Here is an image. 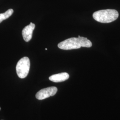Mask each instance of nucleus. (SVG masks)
Segmentation results:
<instances>
[{
	"label": "nucleus",
	"instance_id": "6e6552de",
	"mask_svg": "<svg viewBox=\"0 0 120 120\" xmlns=\"http://www.w3.org/2000/svg\"><path fill=\"white\" fill-rule=\"evenodd\" d=\"M45 50H47V48H45Z\"/></svg>",
	"mask_w": 120,
	"mask_h": 120
},
{
	"label": "nucleus",
	"instance_id": "f257e3e1",
	"mask_svg": "<svg viewBox=\"0 0 120 120\" xmlns=\"http://www.w3.org/2000/svg\"><path fill=\"white\" fill-rule=\"evenodd\" d=\"M119 16L118 12L115 9H107L101 10L93 13L94 19L97 22L108 23L116 20Z\"/></svg>",
	"mask_w": 120,
	"mask_h": 120
},
{
	"label": "nucleus",
	"instance_id": "1a4fd4ad",
	"mask_svg": "<svg viewBox=\"0 0 120 120\" xmlns=\"http://www.w3.org/2000/svg\"></svg>",
	"mask_w": 120,
	"mask_h": 120
},
{
	"label": "nucleus",
	"instance_id": "39448f33",
	"mask_svg": "<svg viewBox=\"0 0 120 120\" xmlns=\"http://www.w3.org/2000/svg\"><path fill=\"white\" fill-rule=\"evenodd\" d=\"M35 28L34 24L31 22L30 25L26 26L22 31V34L24 40L26 42L31 40L33 36V33Z\"/></svg>",
	"mask_w": 120,
	"mask_h": 120
},
{
	"label": "nucleus",
	"instance_id": "20e7f679",
	"mask_svg": "<svg viewBox=\"0 0 120 120\" xmlns=\"http://www.w3.org/2000/svg\"><path fill=\"white\" fill-rule=\"evenodd\" d=\"M57 89L56 87L52 86L44 88L39 91L36 94V98L39 100L47 98L56 94Z\"/></svg>",
	"mask_w": 120,
	"mask_h": 120
},
{
	"label": "nucleus",
	"instance_id": "0eeeda50",
	"mask_svg": "<svg viewBox=\"0 0 120 120\" xmlns=\"http://www.w3.org/2000/svg\"><path fill=\"white\" fill-rule=\"evenodd\" d=\"M13 9H9L4 13H0V23L4 20L10 17L13 14Z\"/></svg>",
	"mask_w": 120,
	"mask_h": 120
},
{
	"label": "nucleus",
	"instance_id": "7ed1b4c3",
	"mask_svg": "<svg viewBox=\"0 0 120 120\" xmlns=\"http://www.w3.org/2000/svg\"><path fill=\"white\" fill-rule=\"evenodd\" d=\"M81 36L78 38H71L64 40L58 44V47L63 50L78 49L82 47Z\"/></svg>",
	"mask_w": 120,
	"mask_h": 120
},
{
	"label": "nucleus",
	"instance_id": "f03ea898",
	"mask_svg": "<svg viewBox=\"0 0 120 120\" xmlns=\"http://www.w3.org/2000/svg\"><path fill=\"white\" fill-rule=\"evenodd\" d=\"M30 67V60L29 57H23L19 60L16 68L18 77L22 79L26 77L29 73Z\"/></svg>",
	"mask_w": 120,
	"mask_h": 120
},
{
	"label": "nucleus",
	"instance_id": "423d86ee",
	"mask_svg": "<svg viewBox=\"0 0 120 120\" xmlns=\"http://www.w3.org/2000/svg\"><path fill=\"white\" fill-rule=\"evenodd\" d=\"M69 75L68 73H61L54 74L49 77V80L54 82H61L68 80Z\"/></svg>",
	"mask_w": 120,
	"mask_h": 120
}]
</instances>
